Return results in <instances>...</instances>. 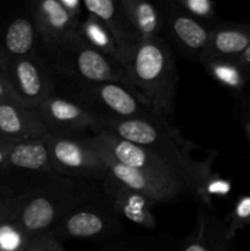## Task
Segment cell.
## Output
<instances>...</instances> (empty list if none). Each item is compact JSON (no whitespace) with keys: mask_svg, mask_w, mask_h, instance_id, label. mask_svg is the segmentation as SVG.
Returning <instances> with one entry per match:
<instances>
[{"mask_svg":"<svg viewBox=\"0 0 250 251\" xmlns=\"http://www.w3.org/2000/svg\"><path fill=\"white\" fill-rule=\"evenodd\" d=\"M95 129L151 150L188 181L195 195L213 174V162L218 152L212 151L203 161H198L191 156V151L205 149L184 139L180 130L164 124L156 117L131 120L98 117L97 125L92 130Z\"/></svg>","mask_w":250,"mask_h":251,"instance_id":"cell-1","label":"cell"},{"mask_svg":"<svg viewBox=\"0 0 250 251\" xmlns=\"http://www.w3.org/2000/svg\"><path fill=\"white\" fill-rule=\"evenodd\" d=\"M132 90L152 114L172 127H176L175 100L178 70L173 50L163 37L141 42L126 68Z\"/></svg>","mask_w":250,"mask_h":251,"instance_id":"cell-2","label":"cell"},{"mask_svg":"<svg viewBox=\"0 0 250 251\" xmlns=\"http://www.w3.org/2000/svg\"><path fill=\"white\" fill-rule=\"evenodd\" d=\"M105 201L100 183L55 176L20 200L15 220L31 237L48 233L78 206Z\"/></svg>","mask_w":250,"mask_h":251,"instance_id":"cell-3","label":"cell"},{"mask_svg":"<svg viewBox=\"0 0 250 251\" xmlns=\"http://www.w3.org/2000/svg\"><path fill=\"white\" fill-rule=\"evenodd\" d=\"M39 56L53 75L55 87L75 82H115L134 91L126 69L88 46L76 31L70 32L50 50L39 53Z\"/></svg>","mask_w":250,"mask_h":251,"instance_id":"cell-4","label":"cell"},{"mask_svg":"<svg viewBox=\"0 0 250 251\" xmlns=\"http://www.w3.org/2000/svg\"><path fill=\"white\" fill-rule=\"evenodd\" d=\"M56 92L100 118L131 120L154 117L134 91L120 83H65L58 86Z\"/></svg>","mask_w":250,"mask_h":251,"instance_id":"cell-5","label":"cell"},{"mask_svg":"<svg viewBox=\"0 0 250 251\" xmlns=\"http://www.w3.org/2000/svg\"><path fill=\"white\" fill-rule=\"evenodd\" d=\"M59 240H91L100 244L126 234V225L114 215L105 201L78 206L49 230Z\"/></svg>","mask_w":250,"mask_h":251,"instance_id":"cell-6","label":"cell"},{"mask_svg":"<svg viewBox=\"0 0 250 251\" xmlns=\"http://www.w3.org/2000/svg\"><path fill=\"white\" fill-rule=\"evenodd\" d=\"M2 71L15 100L29 109H37L48 96L56 92L53 75L39 54L11 56L5 53Z\"/></svg>","mask_w":250,"mask_h":251,"instance_id":"cell-7","label":"cell"},{"mask_svg":"<svg viewBox=\"0 0 250 251\" xmlns=\"http://www.w3.org/2000/svg\"><path fill=\"white\" fill-rule=\"evenodd\" d=\"M51 167L60 176L100 183L108 169L86 136L47 135Z\"/></svg>","mask_w":250,"mask_h":251,"instance_id":"cell-8","label":"cell"},{"mask_svg":"<svg viewBox=\"0 0 250 251\" xmlns=\"http://www.w3.org/2000/svg\"><path fill=\"white\" fill-rule=\"evenodd\" d=\"M86 140L104 162L108 174L122 185L147 196L157 205L183 200H194V194L185 186L159 180L144 172L120 163L98 141L95 135H86Z\"/></svg>","mask_w":250,"mask_h":251,"instance_id":"cell-9","label":"cell"},{"mask_svg":"<svg viewBox=\"0 0 250 251\" xmlns=\"http://www.w3.org/2000/svg\"><path fill=\"white\" fill-rule=\"evenodd\" d=\"M164 25L162 37L173 53L200 64L210 38V28L184 12L173 0H163Z\"/></svg>","mask_w":250,"mask_h":251,"instance_id":"cell-10","label":"cell"},{"mask_svg":"<svg viewBox=\"0 0 250 251\" xmlns=\"http://www.w3.org/2000/svg\"><path fill=\"white\" fill-rule=\"evenodd\" d=\"M92 135L97 137L98 141L120 163L137 169V171L144 172V173L149 174V176H153L156 179H159V180L185 186L186 189H189L194 194V199H195V193L188 184V181L173 167H171L163 159L156 156L151 150L140 146V145L132 144V142L126 141V140L119 139V137L100 129L92 130Z\"/></svg>","mask_w":250,"mask_h":251,"instance_id":"cell-11","label":"cell"},{"mask_svg":"<svg viewBox=\"0 0 250 251\" xmlns=\"http://www.w3.org/2000/svg\"><path fill=\"white\" fill-rule=\"evenodd\" d=\"M48 134L58 136H86L97 125L98 117L71 98L55 92L36 109Z\"/></svg>","mask_w":250,"mask_h":251,"instance_id":"cell-12","label":"cell"},{"mask_svg":"<svg viewBox=\"0 0 250 251\" xmlns=\"http://www.w3.org/2000/svg\"><path fill=\"white\" fill-rule=\"evenodd\" d=\"M195 222L178 251H238L234 239L227 235V228L213 206V201L198 191L195 195Z\"/></svg>","mask_w":250,"mask_h":251,"instance_id":"cell-13","label":"cell"},{"mask_svg":"<svg viewBox=\"0 0 250 251\" xmlns=\"http://www.w3.org/2000/svg\"><path fill=\"white\" fill-rule=\"evenodd\" d=\"M105 202L120 221L154 232L158 227L153 210L157 203L137 191L118 183L109 174L100 183Z\"/></svg>","mask_w":250,"mask_h":251,"instance_id":"cell-14","label":"cell"},{"mask_svg":"<svg viewBox=\"0 0 250 251\" xmlns=\"http://www.w3.org/2000/svg\"><path fill=\"white\" fill-rule=\"evenodd\" d=\"M86 12L95 15L102 21L114 39L118 61L125 69L134 59L141 39L125 14L120 0H83Z\"/></svg>","mask_w":250,"mask_h":251,"instance_id":"cell-15","label":"cell"},{"mask_svg":"<svg viewBox=\"0 0 250 251\" xmlns=\"http://www.w3.org/2000/svg\"><path fill=\"white\" fill-rule=\"evenodd\" d=\"M4 168L25 174L38 185L58 176L51 167L47 136L11 145Z\"/></svg>","mask_w":250,"mask_h":251,"instance_id":"cell-16","label":"cell"},{"mask_svg":"<svg viewBox=\"0 0 250 251\" xmlns=\"http://www.w3.org/2000/svg\"><path fill=\"white\" fill-rule=\"evenodd\" d=\"M29 12L38 31L39 53L50 50L77 28L60 0L33 1L29 5Z\"/></svg>","mask_w":250,"mask_h":251,"instance_id":"cell-17","label":"cell"},{"mask_svg":"<svg viewBox=\"0 0 250 251\" xmlns=\"http://www.w3.org/2000/svg\"><path fill=\"white\" fill-rule=\"evenodd\" d=\"M47 135L48 130L36 109H29L17 100L0 103V141L14 145Z\"/></svg>","mask_w":250,"mask_h":251,"instance_id":"cell-18","label":"cell"},{"mask_svg":"<svg viewBox=\"0 0 250 251\" xmlns=\"http://www.w3.org/2000/svg\"><path fill=\"white\" fill-rule=\"evenodd\" d=\"M249 47L250 24L221 20L210 29L207 48L201 60L207 58L238 59Z\"/></svg>","mask_w":250,"mask_h":251,"instance_id":"cell-19","label":"cell"},{"mask_svg":"<svg viewBox=\"0 0 250 251\" xmlns=\"http://www.w3.org/2000/svg\"><path fill=\"white\" fill-rule=\"evenodd\" d=\"M120 2L141 42L162 37L164 25L163 0H120Z\"/></svg>","mask_w":250,"mask_h":251,"instance_id":"cell-20","label":"cell"},{"mask_svg":"<svg viewBox=\"0 0 250 251\" xmlns=\"http://www.w3.org/2000/svg\"><path fill=\"white\" fill-rule=\"evenodd\" d=\"M205 73L227 91L234 100L242 98L250 90V76L238 59L207 58L201 60Z\"/></svg>","mask_w":250,"mask_h":251,"instance_id":"cell-21","label":"cell"},{"mask_svg":"<svg viewBox=\"0 0 250 251\" xmlns=\"http://www.w3.org/2000/svg\"><path fill=\"white\" fill-rule=\"evenodd\" d=\"M4 50L11 56H34L39 54V36L29 9L27 15L15 17L5 29Z\"/></svg>","mask_w":250,"mask_h":251,"instance_id":"cell-22","label":"cell"},{"mask_svg":"<svg viewBox=\"0 0 250 251\" xmlns=\"http://www.w3.org/2000/svg\"><path fill=\"white\" fill-rule=\"evenodd\" d=\"M176 242L168 233L150 232L126 234L102 244L100 251H174Z\"/></svg>","mask_w":250,"mask_h":251,"instance_id":"cell-23","label":"cell"},{"mask_svg":"<svg viewBox=\"0 0 250 251\" xmlns=\"http://www.w3.org/2000/svg\"><path fill=\"white\" fill-rule=\"evenodd\" d=\"M76 32L88 46L118 61V50L114 39L112 38L102 21L95 15L86 12L83 19L77 25Z\"/></svg>","mask_w":250,"mask_h":251,"instance_id":"cell-24","label":"cell"},{"mask_svg":"<svg viewBox=\"0 0 250 251\" xmlns=\"http://www.w3.org/2000/svg\"><path fill=\"white\" fill-rule=\"evenodd\" d=\"M31 238L14 218L0 222V251H26Z\"/></svg>","mask_w":250,"mask_h":251,"instance_id":"cell-25","label":"cell"},{"mask_svg":"<svg viewBox=\"0 0 250 251\" xmlns=\"http://www.w3.org/2000/svg\"><path fill=\"white\" fill-rule=\"evenodd\" d=\"M174 4L180 7L184 12L190 15L208 28L215 27L221 20L216 10V2L213 0H173Z\"/></svg>","mask_w":250,"mask_h":251,"instance_id":"cell-26","label":"cell"},{"mask_svg":"<svg viewBox=\"0 0 250 251\" xmlns=\"http://www.w3.org/2000/svg\"><path fill=\"white\" fill-rule=\"evenodd\" d=\"M223 221L230 239H234L239 230L250 227V194L240 196Z\"/></svg>","mask_w":250,"mask_h":251,"instance_id":"cell-27","label":"cell"},{"mask_svg":"<svg viewBox=\"0 0 250 251\" xmlns=\"http://www.w3.org/2000/svg\"><path fill=\"white\" fill-rule=\"evenodd\" d=\"M199 191L213 201V199L216 198L223 199L229 196L232 193V183L228 179L223 178L222 176L213 172L212 176L202 184Z\"/></svg>","mask_w":250,"mask_h":251,"instance_id":"cell-28","label":"cell"},{"mask_svg":"<svg viewBox=\"0 0 250 251\" xmlns=\"http://www.w3.org/2000/svg\"><path fill=\"white\" fill-rule=\"evenodd\" d=\"M26 251H65V249L58 238L50 233H43L31 238Z\"/></svg>","mask_w":250,"mask_h":251,"instance_id":"cell-29","label":"cell"},{"mask_svg":"<svg viewBox=\"0 0 250 251\" xmlns=\"http://www.w3.org/2000/svg\"><path fill=\"white\" fill-rule=\"evenodd\" d=\"M61 5L65 7L69 16L73 19L76 25L80 24L81 20L86 15L85 6H83V0H60Z\"/></svg>","mask_w":250,"mask_h":251,"instance_id":"cell-30","label":"cell"},{"mask_svg":"<svg viewBox=\"0 0 250 251\" xmlns=\"http://www.w3.org/2000/svg\"><path fill=\"white\" fill-rule=\"evenodd\" d=\"M234 114L242 124L250 122V90L242 98L235 100Z\"/></svg>","mask_w":250,"mask_h":251,"instance_id":"cell-31","label":"cell"},{"mask_svg":"<svg viewBox=\"0 0 250 251\" xmlns=\"http://www.w3.org/2000/svg\"><path fill=\"white\" fill-rule=\"evenodd\" d=\"M238 61L243 66V69L247 71L248 75L250 76V47L238 58Z\"/></svg>","mask_w":250,"mask_h":251,"instance_id":"cell-32","label":"cell"},{"mask_svg":"<svg viewBox=\"0 0 250 251\" xmlns=\"http://www.w3.org/2000/svg\"><path fill=\"white\" fill-rule=\"evenodd\" d=\"M10 147H11V145L6 144V142H1L0 144V168H2L5 166V163H6Z\"/></svg>","mask_w":250,"mask_h":251,"instance_id":"cell-33","label":"cell"},{"mask_svg":"<svg viewBox=\"0 0 250 251\" xmlns=\"http://www.w3.org/2000/svg\"><path fill=\"white\" fill-rule=\"evenodd\" d=\"M243 127H244V131L247 134L248 141H249V147H250V122H245L243 123Z\"/></svg>","mask_w":250,"mask_h":251,"instance_id":"cell-34","label":"cell"},{"mask_svg":"<svg viewBox=\"0 0 250 251\" xmlns=\"http://www.w3.org/2000/svg\"><path fill=\"white\" fill-rule=\"evenodd\" d=\"M249 251H250V248H249Z\"/></svg>","mask_w":250,"mask_h":251,"instance_id":"cell-35","label":"cell"}]
</instances>
